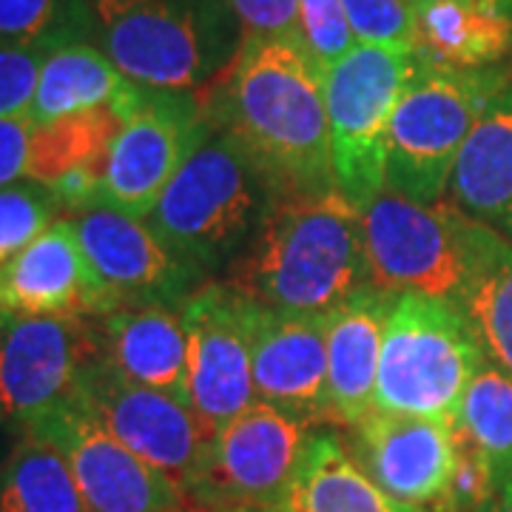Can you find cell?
<instances>
[{
  "mask_svg": "<svg viewBox=\"0 0 512 512\" xmlns=\"http://www.w3.org/2000/svg\"><path fill=\"white\" fill-rule=\"evenodd\" d=\"M205 114L237 137L282 194L336 191L325 72L305 46L242 40Z\"/></svg>",
  "mask_w": 512,
  "mask_h": 512,
  "instance_id": "6da1fadb",
  "label": "cell"
},
{
  "mask_svg": "<svg viewBox=\"0 0 512 512\" xmlns=\"http://www.w3.org/2000/svg\"><path fill=\"white\" fill-rule=\"evenodd\" d=\"M225 282L265 308L325 316L370 285L362 211L339 191L282 194Z\"/></svg>",
  "mask_w": 512,
  "mask_h": 512,
  "instance_id": "7a4b0ae2",
  "label": "cell"
},
{
  "mask_svg": "<svg viewBox=\"0 0 512 512\" xmlns=\"http://www.w3.org/2000/svg\"><path fill=\"white\" fill-rule=\"evenodd\" d=\"M279 197L274 177L234 134L211 123L146 222L202 276L220 274L251 248Z\"/></svg>",
  "mask_w": 512,
  "mask_h": 512,
  "instance_id": "3957f363",
  "label": "cell"
},
{
  "mask_svg": "<svg viewBox=\"0 0 512 512\" xmlns=\"http://www.w3.org/2000/svg\"><path fill=\"white\" fill-rule=\"evenodd\" d=\"M97 46L131 83L197 92L228 72L239 20L225 0H86Z\"/></svg>",
  "mask_w": 512,
  "mask_h": 512,
  "instance_id": "277c9868",
  "label": "cell"
},
{
  "mask_svg": "<svg viewBox=\"0 0 512 512\" xmlns=\"http://www.w3.org/2000/svg\"><path fill=\"white\" fill-rule=\"evenodd\" d=\"M484 362L481 339L458 302L402 293L384 325L373 410L453 427Z\"/></svg>",
  "mask_w": 512,
  "mask_h": 512,
  "instance_id": "5b68a950",
  "label": "cell"
},
{
  "mask_svg": "<svg viewBox=\"0 0 512 512\" xmlns=\"http://www.w3.org/2000/svg\"><path fill=\"white\" fill-rule=\"evenodd\" d=\"M504 80L498 69H450L419 57L387 126L384 191L421 205L441 202L458 151Z\"/></svg>",
  "mask_w": 512,
  "mask_h": 512,
  "instance_id": "8992f818",
  "label": "cell"
},
{
  "mask_svg": "<svg viewBox=\"0 0 512 512\" xmlns=\"http://www.w3.org/2000/svg\"><path fill=\"white\" fill-rule=\"evenodd\" d=\"M416 66V52L359 43L325 72L333 183L359 211L384 191L387 126Z\"/></svg>",
  "mask_w": 512,
  "mask_h": 512,
  "instance_id": "52a82bcc",
  "label": "cell"
},
{
  "mask_svg": "<svg viewBox=\"0 0 512 512\" xmlns=\"http://www.w3.org/2000/svg\"><path fill=\"white\" fill-rule=\"evenodd\" d=\"M464 220L456 205H421L382 191L362 211L370 285L458 302L467 276Z\"/></svg>",
  "mask_w": 512,
  "mask_h": 512,
  "instance_id": "ba28073f",
  "label": "cell"
},
{
  "mask_svg": "<svg viewBox=\"0 0 512 512\" xmlns=\"http://www.w3.org/2000/svg\"><path fill=\"white\" fill-rule=\"evenodd\" d=\"M208 128L211 120L194 92H157L143 86L106 154L94 208L103 205L146 220Z\"/></svg>",
  "mask_w": 512,
  "mask_h": 512,
  "instance_id": "9c48e42d",
  "label": "cell"
},
{
  "mask_svg": "<svg viewBox=\"0 0 512 512\" xmlns=\"http://www.w3.org/2000/svg\"><path fill=\"white\" fill-rule=\"evenodd\" d=\"M313 430L308 421L279 407L254 402L214 436L200 476L185 495L188 510L220 504L288 510Z\"/></svg>",
  "mask_w": 512,
  "mask_h": 512,
  "instance_id": "30bf717a",
  "label": "cell"
},
{
  "mask_svg": "<svg viewBox=\"0 0 512 512\" xmlns=\"http://www.w3.org/2000/svg\"><path fill=\"white\" fill-rule=\"evenodd\" d=\"M188 328V404L217 436L256 402L254 299L231 282H202L183 302Z\"/></svg>",
  "mask_w": 512,
  "mask_h": 512,
  "instance_id": "8fae6325",
  "label": "cell"
},
{
  "mask_svg": "<svg viewBox=\"0 0 512 512\" xmlns=\"http://www.w3.org/2000/svg\"><path fill=\"white\" fill-rule=\"evenodd\" d=\"M100 356L94 319L0 316V416L26 433L72 399Z\"/></svg>",
  "mask_w": 512,
  "mask_h": 512,
  "instance_id": "7c38bea8",
  "label": "cell"
},
{
  "mask_svg": "<svg viewBox=\"0 0 512 512\" xmlns=\"http://www.w3.org/2000/svg\"><path fill=\"white\" fill-rule=\"evenodd\" d=\"M26 433L66 458L89 512H188L183 490L111 436L80 390Z\"/></svg>",
  "mask_w": 512,
  "mask_h": 512,
  "instance_id": "4fadbf2b",
  "label": "cell"
},
{
  "mask_svg": "<svg viewBox=\"0 0 512 512\" xmlns=\"http://www.w3.org/2000/svg\"><path fill=\"white\" fill-rule=\"evenodd\" d=\"M77 390L111 436L188 495L214 444V436L194 416L191 404L131 382L103 356L86 367Z\"/></svg>",
  "mask_w": 512,
  "mask_h": 512,
  "instance_id": "5bb4252c",
  "label": "cell"
},
{
  "mask_svg": "<svg viewBox=\"0 0 512 512\" xmlns=\"http://www.w3.org/2000/svg\"><path fill=\"white\" fill-rule=\"evenodd\" d=\"M72 222L114 311L137 305L180 308L205 282V276L174 254L146 220L97 205L74 214Z\"/></svg>",
  "mask_w": 512,
  "mask_h": 512,
  "instance_id": "9a60e30c",
  "label": "cell"
},
{
  "mask_svg": "<svg viewBox=\"0 0 512 512\" xmlns=\"http://www.w3.org/2000/svg\"><path fill=\"white\" fill-rule=\"evenodd\" d=\"M348 453L384 493L430 510L447 490L456 444L444 421L370 410L350 427Z\"/></svg>",
  "mask_w": 512,
  "mask_h": 512,
  "instance_id": "2e32d148",
  "label": "cell"
},
{
  "mask_svg": "<svg viewBox=\"0 0 512 512\" xmlns=\"http://www.w3.org/2000/svg\"><path fill=\"white\" fill-rule=\"evenodd\" d=\"M114 311L80 248L72 217L60 220L0 265V316L100 319Z\"/></svg>",
  "mask_w": 512,
  "mask_h": 512,
  "instance_id": "e0dca14e",
  "label": "cell"
},
{
  "mask_svg": "<svg viewBox=\"0 0 512 512\" xmlns=\"http://www.w3.org/2000/svg\"><path fill=\"white\" fill-rule=\"evenodd\" d=\"M256 402L328 427V313L299 316L254 302Z\"/></svg>",
  "mask_w": 512,
  "mask_h": 512,
  "instance_id": "ac0fdd59",
  "label": "cell"
},
{
  "mask_svg": "<svg viewBox=\"0 0 512 512\" xmlns=\"http://www.w3.org/2000/svg\"><path fill=\"white\" fill-rule=\"evenodd\" d=\"M393 302L396 293L362 285L328 313V427L350 430L373 410Z\"/></svg>",
  "mask_w": 512,
  "mask_h": 512,
  "instance_id": "d6986e66",
  "label": "cell"
},
{
  "mask_svg": "<svg viewBox=\"0 0 512 512\" xmlns=\"http://www.w3.org/2000/svg\"><path fill=\"white\" fill-rule=\"evenodd\" d=\"M100 353L117 373L188 402V328L183 305H137L100 319Z\"/></svg>",
  "mask_w": 512,
  "mask_h": 512,
  "instance_id": "ffe728a7",
  "label": "cell"
},
{
  "mask_svg": "<svg viewBox=\"0 0 512 512\" xmlns=\"http://www.w3.org/2000/svg\"><path fill=\"white\" fill-rule=\"evenodd\" d=\"M447 194L461 214L512 239V77L464 140Z\"/></svg>",
  "mask_w": 512,
  "mask_h": 512,
  "instance_id": "44dd1931",
  "label": "cell"
},
{
  "mask_svg": "<svg viewBox=\"0 0 512 512\" xmlns=\"http://www.w3.org/2000/svg\"><path fill=\"white\" fill-rule=\"evenodd\" d=\"M140 89L143 86L131 83L97 43H66L49 52L40 66L29 120L35 126H46L63 117L106 106L117 109L123 117L128 106L137 100Z\"/></svg>",
  "mask_w": 512,
  "mask_h": 512,
  "instance_id": "7402d4cb",
  "label": "cell"
},
{
  "mask_svg": "<svg viewBox=\"0 0 512 512\" xmlns=\"http://www.w3.org/2000/svg\"><path fill=\"white\" fill-rule=\"evenodd\" d=\"M512 52V18L495 0H416V55L450 69H495Z\"/></svg>",
  "mask_w": 512,
  "mask_h": 512,
  "instance_id": "603a6c76",
  "label": "cell"
},
{
  "mask_svg": "<svg viewBox=\"0 0 512 512\" xmlns=\"http://www.w3.org/2000/svg\"><path fill=\"white\" fill-rule=\"evenodd\" d=\"M464 251L467 276L458 305L478 333L487 362L512 376V239L467 217Z\"/></svg>",
  "mask_w": 512,
  "mask_h": 512,
  "instance_id": "cb8c5ba5",
  "label": "cell"
},
{
  "mask_svg": "<svg viewBox=\"0 0 512 512\" xmlns=\"http://www.w3.org/2000/svg\"><path fill=\"white\" fill-rule=\"evenodd\" d=\"M288 512H427L387 495L353 461L336 433L313 430L293 481Z\"/></svg>",
  "mask_w": 512,
  "mask_h": 512,
  "instance_id": "d4e9b609",
  "label": "cell"
},
{
  "mask_svg": "<svg viewBox=\"0 0 512 512\" xmlns=\"http://www.w3.org/2000/svg\"><path fill=\"white\" fill-rule=\"evenodd\" d=\"M0 512H89V507L57 447L23 433L0 461Z\"/></svg>",
  "mask_w": 512,
  "mask_h": 512,
  "instance_id": "484cf974",
  "label": "cell"
},
{
  "mask_svg": "<svg viewBox=\"0 0 512 512\" xmlns=\"http://www.w3.org/2000/svg\"><path fill=\"white\" fill-rule=\"evenodd\" d=\"M120 128H123V117L111 106L35 126L29 180L55 185L60 177L77 168H94L103 174L106 154Z\"/></svg>",
  "mask_w": 512,
  "mask_h": 512,
  "instance_id": "4316f807",
  "label": "cell"
},
{
  "mask_svg": "<svg viewBox=\"0 0 512 512\" xmlns=\"http://www.w3.org/2000/svg\"><path fill=\"white\" fill-rule=\"evenodd\" d=\"M453 433L493 470L498 487L512 478V376L484 362L467 387Z\"/></svg>",
  "mask_w": 512,
  "mask_h": 512,
  "instance_id": "83f0119b",
  "label": "cell"
},
{
  "mask_svg": "<svg viewBox=\"0 0 512 512\" xmlns=\"http://www.w3.org/2000/svg\"><path fill=\"white\" fill-rule=\"evenodd\" d=\"M94 40L86 0H0V46H49Z\"/></svg>",
  "mask_w": 512,
  "mask_h": 512,
  "instance_id": "f1b7e54d",
  "label": "cell"
},
{
  "mask_svg": "<svg viewBox=\"0 0 512 512\" xmlns=\"http://www.w3.org/2000/svg\"><path fill=\"white\" fill-rule=\"evenodd\" d=\"M63 217V205L49 185L35 180L0 188V265L29 248Z\"/></svg>",
  "mask_w": 512,
  "mask_h": 512,
  "instance_id": "f546056e",
  "label": "cell"
},
{
  "mask_svg": "<svg viewBox=\"0 0 512 512\" xmlns=\"http://www.w3.org/2000/svg\"><path fill=\"white\" fill-rule=\"evenodd\" d=\"M356 43L416 52V0H342Z\"/></svg>",
  "mask_w": 512,
  "mask_h": 512,
  "instance_id": "4dcf8cb0",
  "label": "cell"
},
{
  "mask_svg": "<svg viewBox=\"0 0 512 512\" xmlns=\"http://www.w3.org/2000/svg\"><path fill=\"white\" fill-rule=\"evenodd\" d=\"M299 29L305 49L322 72L359 46L342 0H299Z\"/></svg>",
  "mask_w": 512,
  "mask_h": 512,
  "instance_id": "1f68e13d",
  "label": "cell"
},
{
  "mask_svg": "<svg viewBox=\"0 0 512 512\" xmlns=\"http://www.w3.org/2000/svg\"><path fill=\"white\" fill-rule=\"evenodd\" d=\"M456 444V461H453V473L447 481V490L436 501V512H487L498 493V481L493 470L484 458L464 439H458L453 433Z\"/></svg>",
  "mask_w": 512,
  "mask_h": 512,
  "instance_id": "d6a6232c",
  "label": "cell"
},
{
  "mask_svg": "<svg viewBox=\"0 0 512 512\" xmlns=\"http://www.w3.org/2000/svg\"><path fill=\"white\" fill-rule=\"evenodd\" d=\"M49 46H0V117L29 114Z\"/></svg>",
  "mask_w": 512,
  "mask_h": 512,
  "instance_id": "836d02e7",
  "label": "cell"
},
{
  "mask_svg": "<svg viewBox=\"0 0 512 512\" xmlns=\"http://www.w3.org/2000/svg\"><path fill=\"white\" fill-rule=\"evenodd\" d=\"M239 20L242 40H288L299 43V0H225Z\"/></svg>",
  "mask_w": 512,
  "mask_h": 512,
  "instance_id": "e575fe53",
  "label": "cell"
},
{
  "mask_svg": "<svg viewBox=\"0 0 512 512\" xmlns=\"http://www.w3.org/2000/svg\"><path fill=\"white\" fill-rule=\"evenodd\" d=\"M32 134L35 123L29 120V114L0 117V188L29 180Z\"/></svg>",
  "mask_w": 512,
  "mask_h": 512,
  "instance_id": "d590c367",
  "label": "cell"
},
{
  "mask_svg": "<svg viewBox=\"0 0 512 512\" xmlns=\"http://www.w3.org/2000/svg\"><path fill=\"white\" fill-rule=\"evenodd\" d=\"M188 512H288L279 507H254V504H220V507H194Z\"/></svg>",
  "mask_w": 512,
  "mask_h": 512,
  "instance_id": "8d00e7d4",
  "label": "cell"
},
{
  "mask_svg": "<svg viewBox=\"0 0 512 512\" xmlns=\"http://www.w3.org/2000/svg\"><path fill=\"white\" fill-rule=\"evenodd\" d=\"M487 512H512V478H507L498 493H495L493 504L487 507Z\"/></svg>",
  "mask_w": 512,
  "mask_h": 512,
  "instance_id": "74e56055",
  "label": "cell"
},
{
  "mask_svg": "<svg viewBox=\"0 0 512 512\" xmlns=\"http://www.w3.org/2000/svg\"><path fill=\"white\" fill-rule=\"evenodd\" d=\"M495 3H498V6H501V9H504V12L512 18V0H495Z\"/></svg>",
  "mask_w": 512,
  "mask_h": 512,
  "instance_id": "f35d334b",
  "label": "cell"
},
{
  "mask_svg": "<svg viewBox=\"0 0 512 512\" xmlns=\"http://www.w3.org/2000/svg\"><path fill=\"white\" fill-rule=\"evenodd\" d=\"M6 427H9V424H6V419H3V416H0V433H3V430H6ZM0 461H3V458H0Z\"/></svg>",
  "mask_w": 512,
  "mask_h": 512,
  "instance_id": "ab89813d",
  "label": "cell"
},
{
  "mask_svg": "<svg viewBox=\"0 0 512 512\" xmlns=\"http://www.w3.org/2000/svg\"><path fill=\"white\" fill-rule=\"evenodd\" d=\"M427 512H436V510H427Z\"/></svg>",
  "mask_w": 512,
  "mask_h": 512,
  "instance_id": "60d3db41",
  "label": "cell"
}]
</instances>
